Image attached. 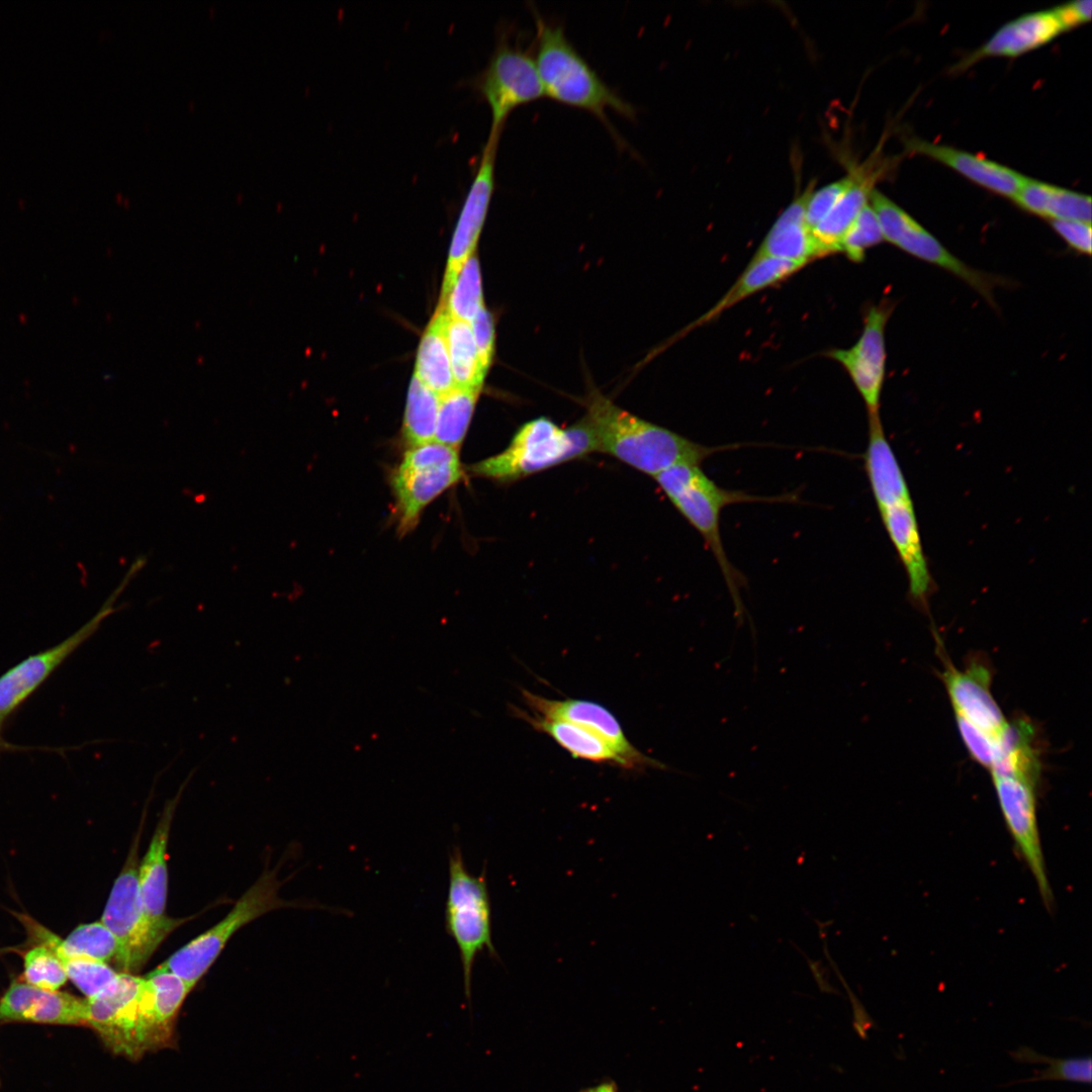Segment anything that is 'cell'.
Masks as SVG:
<instances>
[{"label": "cell", "instance_id": "1", "mask_svg": "<svg viewBox=\"0 0 1092 1092\" xmlns=\"http://www.w3.org/2000/svg\"><path fill=\"white\" fill-rule=\"evenodd\" d=\"M586 408L585 417L594 429L598 452L609 454L653 478L673 466L700 465L715 453L738 447L694 442L632 415L598 391L589 395Z\"/></svg>", "mask_w": 1092, "mask_h": 1092}, {"label": "cell", "instance_id": "2", "mask_svg": "<svg viewBox=\"0 0 1092 1092\" xmlns=\"http://www.w3.org/2000/svg\"><path fill=\"white\" fill-rule=\"evenodd\" d=\"M536 35L534 58L544 95L597 116L624 147V142L611 124L607 110L634 119L636 110L598 75L568 40L561 24L544 19L532 8Z\"/></svg>", "mask_w": 1092, "mask_h": 1092}, {"label": "cell", "instance_id": "3", "mask_svg": "<svg viewBox=\"0 0 1092 1092\" xmlns=\"http://www.w3.org/2000/svg\"><path fill=\"white\" fill-rule=\"evenodd\" d=\"M190 991L172 973L150 972L96 1032L113 1053L130 1060L170 1048L177 1015Z\"/></svg>", "mask_w": 1092, "mask_h": 1092}, {"label": "cell", "instance_id": "4", "mask_svg": "<svg viewBox=\"0 0 1092 1092\" xmlns=\"http://www.w3.org/2000/svg\"><path fill=\"white\" fill-rule=\"evenodd\" d=\"M654 479L678 513L702 536L721 569L737 616H740L743 610L740 588L745 578L725 552L720 532L721 513L734 504L778 503L792 500L793 496H758L726 489L706 475L700 465L693 464L673 466Z\"/></svg>", "mask_w": 1092, "mask_h": 1092}, {"label": "cell", "instance_id": "5", "mask_svg": "<svg viewBox=\"0 0 1092 1092\" xmlns=\"http://www.w3.org/2000/svg\"><path fill=\"white\" fill-rule=\"evenodd\" d=\"M594 452L598 443L585 416L565 429L540 417L521 426L506 449L472 464L470 471L510 483Z\"/></svg>", "mask_w": 1092, "mask_h": 1092}, {"label": "cell", "instance_id": "6", "mask_svg": "<svg viewBox=\"0 0 1092 1092\" xmlns=\"http://www.w3.org/2000/svg\"><path fill=\"white\" fill-rule=\"evenodd\" d=\"M448 874L445 929L459 951L464 995L471 1013V981L476 958L486 951L489 957L498 960L492 942L486 869L483 868L477 876L471 874L460 847L455 845L449 854Z\"/></svg>", "mask_w": 1092, "mask_h": 1092}, {"label": "cell", "instance_id": "7", "mask_svg": "<svg viewBox=\"0 0 1092 1092\" xmlns=\"http://www.w3.org/2000/svg\"><path fill=\"white\" fill-rule=\"evenodd\" d=\"M281 885L277 871L266 870L222 920L179 948L153 971L172 973L193 989L241 927L275 909L302 907L298 902L279 897Z\"/></svg>", "mask_w": 1092, "mask_h": 1092}, {"label": "cell", "instance_id": "8", "mask_svg": "<svg viewBox=\"0 0 1092 1092\" xmlns=\"http://www.w3.org/2000/svg\"><path fill=\"white\" fill-rule=\"evenodd\" d=\"M462 477L459 450L436 441L410 447L390 477L398 534L413 531L423 511Z\"/></svg>", "mask_w": 1092, "mask_h": 1092}, {"label": "cell", "instance_id": "9", "mask_svg": "<svg viewBox=\"0 0 1092 1092\" xmlns=\"http://www.w3.org/2000/svg\"><path fill=\"white\" fill-rule=\"evenodd\" d=\"M469 84L490 108L491 129L503 130L515 108L545 96L534 54L504 26L486 66Z\"/></svg>", "mask_w": 1092, "mask_h": 1092}, {"label": "cell", "instance_id": "10", "mask_svg": "<svg viewBox=\"0 0 1092 1092\" xmlns=\"http://www.w3.org/2000/svg\"><path fill=\"white\" fill-rule=\"evenodd\" d=\"M139 841L138 837L130 846L100 920L115 938L117 968L128 974L143 969L167 937L150 923L143 907L138 880Z\"/></svg>", "mask_w": 1092, "mask_h": 1092}, {"label": "cell", "instance_id": "11", "mask_svg": "<svg viewBox=\"0 0 1092 1092\" xmlns=\"http://www.w3.org/2000/svg\"><path fill=\"white\" fill-rule=\"evenodd\" d=\"M884 241L917 259L936 265L970 285L989 304L995 306L993 291L1004 279L977 270L952 255L909 213L878 189L870 196Z\"/></svg>", "mask_w": 1092, "mask_h": 1092}, {"label": "cell", "instance_id": "12", "mask_svg": "<svg viewBox=\"0 0 1092 1092\" xmlns=\"http://www.w3.org/2000/svg\"><path fill=\"white\" fill-rule=\"evenodd\" d=\"M502 130L490 129L463 201L449 250L439 303L448 295L465 262L474 254L495 185V159Z\"/></svg>", "mask_w": 1092, "mask_h": 1092}, {"label": "cell", "instance_id": "13", "mask_svg": "<svg viewBox=\"0 0 1092 1092\" xmlns=\"http://www.w3.org/2000/svg\"><path fill=\"white\" fill-rule=\"evenodd\" d=\"M894 304L882 300L868 308L859 338L848 349H832L826 356L847 372L861 396L868 415H879L886 374L885 329Z\"/></svg>", "mask_w": 1092, "mask_h": 1092}, {"label": "cell", "instance_id": "14", "mask_svg": "<svg viewBox=\"0 0 1092 1092\" xmlns=\"http://www.w3.org/2000/svg\"><path fill=\"white\" fill-rule=\"evenodd\" d=\"M998 803L1012 838L1030 870L1046 905L1052 901L1036 819L1037 780L1010 775H992Z\"/></svg>", "mask_w": 1092, "mask_h": 1092}, {"label": "cell", "instance_id": "15", "mask_svg": "<svg viewBox=\"0 0 1092 1092\" xmlns=\"http://www.w3.org/2000/svg\"><path fill=\"white\" fill-rule=\"evenodd\" d=\"M939 673L956 716L995 736H1001L1009 721L991 692L992 669L985 658L974 656L964 669L939 652Z\"/></svg>", "mask_w": 1092, "mask_h": 1092}, {"label": "cell", "instance_id": "16", "mask_svg": "<svg viewBox=\"0 0 1092 1092\" xmlns=\"http://www.w3.org/2000/svg\"><path fill=\"white\" fill-rule=\"evenodd\" d=\"M114 597L84 626L59 644L28 656L0 675V730L13 712L88 638L114 611Z\"/></svg>", "mask_w": 1092, "mask_h": 1092}, {"label": "cell", "instance_id": "17", "mask_svg": "<svg viewBox=\"0 0 1092 1092\" xmlns=\"http://www.w3.org/2000/svg\"><path fill=\"white\" fill-rule=\"evenodd\" d=\"M522 698L534 716L582 726L604 737L626 759L630 770L664 767L661 762L638 750L626 737L617 718L599 703L579 699H547L528 690H522Z\"/></svg>", "mask_w": 1092, "mask_h": 1092}, {"label": "cell", "instance_id": "18", "mask_svg": "<svg viewBox=\"0 0 1092 1092\" xmlns=\"http://www.w3.org/2000/svg\"><path fill=\"white\" fill-rule=\"evenodd\" d=\"M194 772L195 769L190 771L175 797L165 803L148 850L138 870L140 895L146 916L157 930L167 936L184 921L166 915L168 891L167 845L175 810L184 788Z\"/></svg>", "mask_w": 1092, "mask_h": 1092}, {"label": "cell", "instance_id": "19", "mask_svg": "<svg viewBox=\"0 0 1092 1092\" xmlns=\"http://www.w3.org/2000/svg\"><path fill=\"white\" fill-rule=\"evenodd\" d=\"M908 579L913 603L928 609L934 582L924 554L912 497L894 502L878 510Z\"/></svg>", "mask_w": 1092, "mask_h": 1092}, {"label": "cell", "instance_id": "20", "mask_svg": "<svg viewBox=\"0 0 1092 1092\" xmlns=\"http://www.w3.org/2000/svg\"><path fill=\"white\" fill-rule=\"evenodd\" d=\"M86 1001L13 982L0 1000V1022L86 1025Z\"/></svg>", "mask_w": 1092, "mask_h": 1092}, {"label": "cell", "instance_id": "21", "mask_svg": "<svg viewBox=\"0 0 1092 1092\" xmlns=\"http://www.w3.org/2000/svg\"><path fill=\"white\" fill-rule=\"evenodd\" d=\"M1053 9L1028 13L1001 26L983 46L962 59L954 71H964L991 57H1017L1040 48L1064 32Z\"/></svg>", "mask_w": 1092, "mask_h": 1092}, {"label": "cell", "instance_id": "22", "mask_svg": "<svg viewBox=\"0 0 1092 1092\" xmlns=\"http://www.w3.org/2000/svg\"><path fill=\"white\" fill-rule=\"evenodd\" d=\"M905 145L910 152L944 164L974 183L1012 199L1026 179L1006 166L948 146L917 138L907 139Z\"/></svg>", "mask_w": 1092, "mask_h": 1092}, {"label": "cell", "instance_id": "23", "mask_svg": "<svg viewBox=\"0 0 1092 1092\" xmlns=\"http://www.w3.org/2000/svg\"><path fill=\"white\" fill-rule=\"evenodd\" d=\"M813 190L814 186L808 185L786 207L761 241L754 257H771L804 266L822 258L805 218L807 200Z\"/></svg>", "mask_w": 1092, "mask_h": 1092}, {"label": "cell", "instance_id": "24", "mask_svg": "<svg viewBox=\"0 0 1092 1092\" xmlns=\"http://www.w3.org/2000/svg\"><path fill=\"white\" fill-rule=\"evenodd\" d=\"M875 161L851 168V183L828 215L812 231L822 257L839 252L840 242L848 228L870 202L875 183L883 173Z\"/></svg>", "mask_w": 1092, "mask_h": 1092}, {"label": "cell", "instance_id": "25", "mask_svg": "<svg viewBox=\"0 0 1092 1092\" xmlns=\"http://www.w3.org/2000/svg\"><path fill=\"white\" fill-rule=\"evenodd\" d=\"M864 470L878 510L911 496L906 478L885 434L880 415H868Z\"/></svg>", "mask_w": 1092, "mask_h": 1092}, {"label": "cell", "instance_id": "26", "mask_svg": "<svg viewBox=\"0 0 1092 1092\" xmlns=\"http://www.w3.org/2000/svg\"><path fill=\"white\" fill-rule=\"evenodd\" d=\"M22 918L37 944L50 948L59 959L84 958L106 964L115 959V938L101 921L81 924L63 940L37 922Z\"/></svg>", "mask_w": 1092, "mask_h": 1092}, {"label": "cell", "instance_id": "27", "mask_svg": "<svg viewBox=\"0 0 1092 1092\" xmlns=\"http://www.w3.org/2000/svg\"><path fill=\"white\" fill-rule=\"evenodd\" d=\"M803 267H805L803 264L792 261L752 256L748 265L727 292L708 311L687 328V331L706 325L711 321L713 322L735 304L761 290L783 282Z\"/></svg>", "mask_w": 1092, "mask_h": 1092}, {"label": "cell", "instance_id": "28", "mask_svg": "<svg viewBox=\"0 0 1092 1092\" xmlns=\"http://www.w3.org/2000/svg\"><path fill=\"white\" fill-rule=\"evenodd\" d=\"M517 715L535 730L549 735L573 757L597 763H610L629 769L626 759L604 737L595 731L572 723L548 720L516 708Z\"/></svg>", "mask_w": 1092, "mask_h": 1092}, {"label": "cell", "instance_id": "29", "mask_svg": "<svg viewBox=\"0 0 1092 1092\" xmlns=\"http://www.w3.org/2000/svg\"><path fill=\"white\" fill-rule=\"evenodd\" d=\"M1013 200L1023 209L1053 220L1091 223V197L1027 178Z\"/></svg>", "mask_w": 1092, "mask_h": 1092}, {"label": "cell", "instance_id": "30", "mask_svg": "<svg viewBox=\"0 0 1092 1092\" xmlns=\"http://www.w3.org/2000/svg\"><path fill=\"white\" fill-rule=\"evenodd\" d=\"M446 311L437 308L417 353L415 376L439 396L455 388L445 335Z\"/></svg>", "mask_w": 1092, "mask_h": 1092}, {"label": "cell", "instance_id": "31", "mask_svg": "<svg viewBox=\"0 0 1092 1092\" xmlns=\"http://www.w3.org/2000/svg\"><path fill=\"white\" fill-rule=\"evenodd\" d=\"M445 335L455 386L481 390L486 371L480 363L470 323L447 314Z\"/></svg>", "mask_w": 1092, "mask_h": 1092}, {"label": "cell", "instance_id": "32", "mask_svg": "<svg viewBox=\"0 0 1092 1092\" xmlns=\"http://www.w3.org/2000/svg\"><path fill=\"white\" fill-rule=\"evenodd\" d=\"M440 396L413 376L406 396L402 436L410 447L435 440Z\"/></svg>", "mask_w": 1092, "mask_h": 1092}, {"label": "cell", "instance_id": "33", "mask_svg": "<svg viewBox=\"0 0 1092 1092\" xmlns=\"http://www.w3.org/2000/svg\"><path fill=\"white\" fill-rule=\"evenodd\" d=\"M479 391L455 387L440 396L434 441L459 450L468 431Z\"/></svg>", "mask_w": 1092, "mask_h": 1092}, {"label": "cell", "instance_id": "34", "mask_svg": "<svg viewBox=\"0 0 1092 1092\" xmlns=\"http://www.w3.org/2000/svg\"><path fill=\"white\" fill-rule=\"evenodd\" d=\"M484 307L479 261L473 254L463 265L439 309L450 317L471 322Z\"/></svg>", "mask_w": 1092, "mask_h": 1092}, {"label": "cell", "instance_id": "35", "mask_svg": "<svg viewBox=\"0 0 1092 1092\" xmlns=\"http://www.w3.org/2000/svg\"><path fill=\"white\" fill-rule=\"evenodd\" d=\"M1010 1056L1019 1063L1046 1064L1048 1068L1032 1078L1017 1081H1070L1090 1084L1092 1079V1060L1090 1056L1072 1058H1053L1041 1055L1028 1046H1020L1010 1053Z\"/></svg>", "mask_w": 1092, "mask_h": 1092}, {"label": "cell", "instance_id": "36", "mask_svg": "<svg viewBox=\"0 0 1092 1092\" xmlns=\"http://www.w3.org/2000/svg\"><path fill=\"white\" fill-rule=\"evenodd\" d=\"M23 977L27 984L46 991H58L68 980L60 959L48 947L35 945L23 956Z\"/></svg>", "mask_w": 1092, "mask_h": 1092}, {"label": "cell", "instance_id": "37", "mask_svg": "<svg viewBox=\"0 0 1092 1092\" xmlns=\"http://www.w3.org/2000/svg\"><path fill=\"white\" fill-rule=\"evenodd\" d=\"M884 241L880 222L870 202L859 212L843 236L839 252L848 260L859 263L866 257V251Z\"/></svg>", "mask_w": 1092, "mask_h": 1092}, {"label": "cell", "instance_id": "38", "mask_svg": "<svg viewBox=\"0 0 1092 1092\" xmlns=\"http://www.w3.org/2000/svg\"><path fill=\"white\" fill-rule=\"evenodd\" d=\"M66 975L86 996L94 997L106 989L118 973L106 963L84 958H62Z\"/></svg>", "mask_w": 1092, "mask_h": 1092}, {"label": "cell", "instance_id": "39", "mask_svg": "<svg viewBox=\"0 0 1092 1092\" xmlns=\"http://www.w3.org/2000/svg\"><path fill=\"white\" fill-rule=\"evenodd\" d=\"M956 722L964 745L973 760L991 770L1000 753L1002 735L995 736L987 733L959 716H956Z\"/></svg>", "mask_w": 1092, "mask_h": 1092}, {"label": "cell", "instance_id": "40", "mask_svg": "<svg viewBox=\"0 0 1092 1092\" xmlns=\"http://www.w3.org/2000/svg\"><path fill=\"white\" fill-rule=\"evenodd\" d=\"M850 183L851 175L848 172L844 177L811 192L805 209L806 222L811 231L828 215Z\"/></svg>", "mask_w": 1092, "mask_h": 1092}, {"label": "cell", "instance_id": "41", "mask_svg": "<svg viewBox=\"0 0 1092 1092\" xmlns=\"http://www.w3.org/2000/svg\"><path fill=\"white\" fill-rule=\"evenodd\" d=\"M470 326L480 363L487 372L494 354V324L485 306L471 320Z\"/></svg>", "mask_w": 1092, "mask_h": 1092}, {"label": "cell", "instance_id": "42", "mask_svg": "<svg viewBox=\"0 0 1092 1092\" xmlns=\"http://www.w3.org/2000/svg\"><path fill=\"white\" fill-rule=\"evenodd\" d=\"M1052 226L1070 248L1084 255L1091 254V223L1078 220H1053Z\"/></svg>", "mask_w": 1092, "mask_h": 1092}, {"label": "cell", "instance_id": "43", "mask_svg": "<svg viewBox=\"0 0 1092 1092\" xmlns=\"http://www.w3.org/2000/svg\"><path fill=\"white\" fill-rule=\"evenodd\" d=\"M1091 10V0H1077L1053 9L1065 31L1089 21Z\"/></svg>", "mask_w": 1092, "mask_h": 1092}, {"label": "cell", "instance_id": "44", "mask_svg": "<svg viewBox=\"0 0 1092 1092\" xmlns=\"http://www.w3.org/2000/svg\"><path fill=\"white\" fill-rule=\"evenodd\" d=\"M823 941H824L823 949H824L825 956H826L827 960L829 961L832 969L834 970L836 976L838 977L839 981L843 984V986H844V988H845V990L847 992L848 998H849V1000L851 1002L855 1030L859 1034V1036L864 1037V1035H867L868 1029L870 1028V1026L872 1024V1020L869 1017L868 1013L866 1012L861 1002L858 1000V998L855 996V994L848 987L847 983L845 982V980H844L842 974L840 973L838 967L836 966L835 962L830 957V953H829V951L827 949L826 940L823 939Z\"/></svg>", "mask_w": 1092, "mask_h": 1092}, {"label": "cell", "instance_id": "45", "mask_svg": "<svg viewBox=\"0 0 1092 1092\" xmlns=\"http://www.w3.org/2000/svg\"><path fill=\"white\" fill-rule=\"evenodd\" d=\"M808 966L812 970V974L817 983L818 988L825 993H833L834 989L829 984L828 979L825 977L826 971L821 962H816L807 959Z\"/></svg>", "mask_w": 1092, "mask_h": 1092}, {"label": "cell", "instance_id": "46", "mask_svg": "<svg viewBox=\"0 0 1092 1092\" xmlns=\"http://www.w3.org/2000/svg\"><path fill=\"white\" fill-rule=\"evenodd\" d=\"M581 1092H617V1087L615 1083L605 1082L594 1087H589Z\"/></svg>", "mask_w": 1092, "mask_h": 1092}, {"label": "cell", "instance_id": "47", "mask_svg": "<svg viewBox=\"0 0 1092 1092\" xmlns=\"http://www.w3.org/2000/svg\"><path fill=\"white\" fill-rule=\"evenodd\" d=\"M25 749H31V747H24V746H20V745H16L14 743H11V742L5 740L3 738V736L1 735V733H0V752L1 751L25 750Z\"/></svg>", "mask_w": 1092, "mask_h": 1092}]
</instances>
